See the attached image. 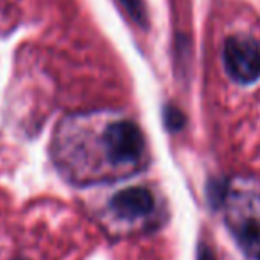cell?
<instances>
[{
	"label": "cell",
	"mask_w": 260,
	"mask_h": 260,
	"mask_svg": "<svg viewBox=\"0 0 260 260\" xmlns=\"http://www.w3.org/2000/svg\"><path fill=\"white\" fill-rule=\"evenodd\" d=\"M119 4L122 6V9L127 13V16L140 27L147 28L149 18H147V9H145L144 0H119Z\"/></svg>",
	"instance_id": "277c9868"
},
{
	"label": "cell",
	"mask_w": 260,
	"mask_h": 260,
	"mask_svg": "<svg viewBox=\"0 0 260 260\" xmlns=\"http://www.w3.org/2000/svg\"><path fill=\"white\" fill-rule=\"evenodd\" d=\"M165 124H167V127L170 131L182 129V127H184V124H186L184 113H182L179 108H175V106L168 105L167 108H165Z\"/></svg>",
	"instance_id": "5b68a950"
},
{
	"label": "cell",
	"mask_w": 260,
	"mask_h": 260,
	"mask_svg": "<svg viewBox=\"0 0 260 260\" xmlns=\"http://www.w3.org/2000/svg\"><path fill=\"white\" fill-rule=\"evenodd\" d=\"M223 58L226 71L236 82L250 85L260 78V45L253 38H229L223 48Z\"/></svg>",
	"instance_id": "6da1fadb"
},
{
	"label": "cell",
	"mask_w": 260,
	"mask_h": 260,
	"mask_svg": "<svg viewBox=\"0 0 260 260\" xmlns=\"http://www.w3.org/2000/svg\"><path fill=\"white\" fill-rule=\"evenodd\" d=\"M105 147L113 163H127L138 159L144 151V137L137 124L120 120L105 131Z\"/></svg>",
	"instance_id": "7a4b0ae2"
},
{
	"label": "cell",
	"mask_w": 260,
	"mask_h": 260,
	"mask_svg": "<svg viewBox=\"0 0 260 260\" xmlns=\"http://www.w3.org/2000/svg\"><path fill=\"white\" fill-rule=\"evenodd\" d=\"M207 197H209V200H211V204L212 206H218V204H221L223 202V199H225V182H211L209 184V188H207Z\"/></svg>",
	"instance_id": "8992f818"
},
{
	"label": "cell",
	"mask_w": 260,
	"mask_h": 260,
	"mask_svg": "<svg viewBox=\"0 0 260 260\" xmlns=\"http://www.w3.org/2000/svg\"><path fill=\"white\" fill-rule=\"evenodd\" d=\"M258 258H260V255H258Z\"/></svg>",
	"instance_id": "ba28073f"
},
{
	"label": "cell",
	"mask_w": 260,
	"mask_h": 260,
	"mask_svg": "<svg viewBox=\"0 0 260 260\" xmlns=\"http://www.w3.org/2000/svg\"><path fill=\"white\" fill-rule=\"evenodd\" d=\"M197 260H218V258H216L214 251L207 244H200L199 251H197Z\"/></svg>",
	"instance_id": "52a82bcc"
},
{
	"label": "cell",
	"mask_w": 260,
	"mask_h": 260,
	"mask_svg": "<svg viewBox=\"0 0 260 260\" xmlns=\"http://www.w3.org/2000/svg\"><path fill=\"white\" fill-rule=\"evenodd\" d=\"M110 206L120 218H140L152 211L154 197L149 189L135 186V188H126L117 193Z\"/></svg>",
	"instance_id": "3957f363"
}]
</instances>
